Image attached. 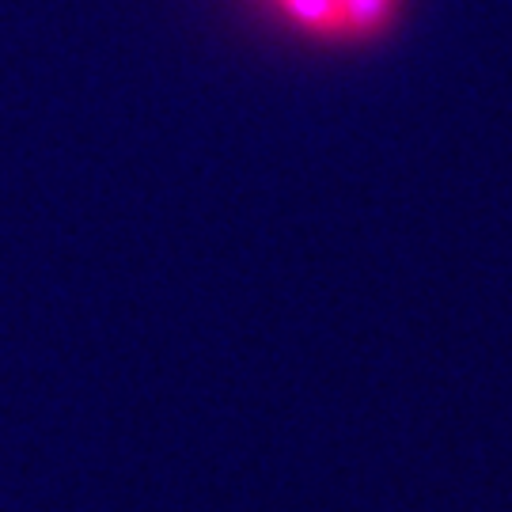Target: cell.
<instances>
[{
	"label": "cell",
	"mask_w": 512,
	"mask_h": 512,
	"mask_svg": "<svg viewBox=\"0 0 512 512\" xmlns=\"http://www.w3.org/2000/svg\"><path fill=\"white\" fill-rule=\"evenodd\" d=\"M289 31L319 42H368L395 27L406 0H266Z\"/></svg>",
	"instance_id": "cell-1"
}]
</instances>
